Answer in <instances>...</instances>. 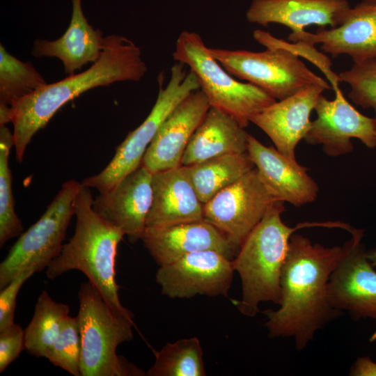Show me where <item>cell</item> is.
<instances>
[{"mask_svg": "<svg viewBox=\"0 0 376 376\" xmlns=\"http://www.w3.org/2000/svg\"><path fill=\"white\" fill-rule=\"evenodd\" d=\"M343 251V246L327 247L292 235L281 274L279 307L263 312L270 337L291 338L302 350L318 330L340 315L329 303L328 285Z\"/></svg>", "mask_w": 376, "mask_h": 376, "instance_id": "6da1fadb", "label": "cell"}, {"mask_svg": "<svg viewBox=\"0 0 376 376\" xmlns=\"http://www.w3.org/2000/svg\"><path fill=\"white\" fill-rule=\"evenodd\" d=\"M147 71L141 50L132 40L116 34L104 37L101 56L88 69L47 84L10 106L17 160L22 162L33 135L68 102L95 87L139 81Z\"/></svg>", "mask_w": 376, "mask_h": 376, "instance_id": "7a4b0ae2", "label": "cell"}, {"mask_svg": "<svg viewBox=\"0 0 376 376\" xmlns=\"http://www.w3.org/2000/svg\"><path fill=\"white\" fill-rule=\"evenodd\" d=\"M283 202L275 201L252 230L232 260L240 277L242 297L235 301L239 311L254 317L261 302H281V274L290 237L299 229L311 226L342 228L341 222H305L287 226L281 219Z\"/></svg>", "mask_w": 376, "mask_h": 376, "instance_id": "3957f363", "label": "cell"}, {"mask_svg": "<svg viewBox=\"0 0 376 376\" xmlns=\"http://www.w3.org/2000/svg\"><path fill=\"white\" fill-rule=\"evenodd\" d=\"M93 201L90 187L81 184L75 201L74 235L46 268V275L54 279L68 271L79 270L114 309L133 318L132 313L120 302L116 281L117 249L125 233L97 214Z\"/></svg>", "mask_w": 376, "mask_h": 376, "instance_id": "277c9868", "label": "cell"}, {"mask_svg": "<svg viewBox=\"0 0 376 376\" xmlns=\"http://www.w3.org/2000/svg\"><path fill=\"white\" fill-rule=\"evenodd\" d=\"M78 297L81 376L145 375L116 353L119 345L133 338V318L114 309L89 281L81 284Z\"/></svg>", "mask_w": 376, "mask_h": 376, "instance_id": "5b68a950", "label": "cell"}, {"mask_svg": "<svg viewBox=\"0 0 376 376\" xmlns=\"http://www.w3.org/2000/svg\"><path fill=\"white\" fill-rule=\"evenodd\" d=\"M172 55L176 62L187 65L196 76L200 89L210 107L229 114L243 127L276 102L260 88L234 79L214 58L196 32L182 31Z\"/></svg>", "mask_w": 376, "mask_h": 376, "instance_id": "8992f818", "label": "cell"}, {"mask_svg": "<svg viewBox=\"0 0 376 376\" xmlns=\"http://www.w3.org/2000/svg\"><path fill=\"white\" fill-rule=\"evenodd\" d=\"M170 75L165 87L163 72L158 75V95L147 118L117 147L109 164L98 174L84 179L82 185L104 193L141 165L149 145L165 119L180 102L200 89L196 76L191 71L187 72L181 63L176 62L171 67Z\"/></svg>", "mask_w": 376, "mask_h": 376, "instance_id": "52a82bcc", "label": "cell"}, {"mask_svg": "<svg viewBox=\"0 0 376 376\" xmlns=\"http://www.w3.org/2000/svg\"><path fill=\"white\" fill-rule=\"evenodd\" d=\"M214 58L233 77L247 81L275 100L287 98L311 85L331 86L310 70L299 56L281 47L263 52L209 47Z\"/></svg>", "mask_w": 376, "mask_h": 376, "instance_id": "ba28073f", "label": "cell"}, {"mask_svg": "<svg viewBox=\"0 0 376 376\" xmlns=\"http://www.w3.org/2000/svg\"><path fill=\"white\" fill-rule=\"evenodd\" d=\"M81 185L75 180L64 182L40 218L19 235L0 264V289L27 269L43 270L59 255Z\"/></svg>", "mask_w": 376, "mask_h": 376, "instance_id": "9c48e42d", "label": "cell"}, {"mask_svg": "<svg viewBox=\"0 0 376 376\" xmlns=\"http://www.w3.org/2000/svg\"><path fill=\"white\" fill-rule=\"evenodd\" d=\"M275 201L255 167L203 204V219L239 251Z\"/></svg>", "mask_w": 376, "mask_h": 376, "instance_id": "30bf717a", "label": "cell"}, {"mask_svg": "<svg viewBox=\"0 0 376 376\" xmlns=\"http://www.w3.org/2000/svg\"><path fill=\"white\" fill-rule=\"evenodd\" d=\"M359 229L343 245V254L328 285L331 306L347 311L355 320H376V271L367 258Z\"/></svg>", "mask_w": 376, "mask_h": 376, "instance_id": "8fae6325", "label": "cell"}, {"mask_svg": "<svg viewBox=\"0 0 376 376\" xmlns=\"http://www.w3.org/2000/svg\"><path fill=\"white\" fill-rule=\"evenodd\" d=\"M234 272L231 259L219 251L206 250L159 266L156 281L162 293L170 298L227 297Z\"/></svg>", "mask_w": 376, "mask_h": 376, "instance_id": "7c38bea8", "label": "cell"}, {"mask_svg": "<svg viewBox=\"0 0 376 376\" xmlns=\"http://www.w3.org/2000/svg\"><path fill=\"white\" fill-rule=\"evenodd\" d=\"M333 100L320 95L314 110L317 118L304 140L320 145L330 157L347 155L353 150L352 139H358L366 147H376V120L357 111L345 97L341 90Z\"/></svg>", "mask_w": 376, "mask_h": 376, "instance_id": "4fadbf2b", "label": "cell"}, {"mask_svg": "<svg viewBox=\"0 0 376 376\" xmlns=\"http://www.w3.org/2000/svg\"><path fill=\"white\" fill-rule=\"evenodd\" d=\"M290 42L313 45L336 58L350 56L354 63L376 59V0H362L348 10L343 22L330 29L319 27L315 33H290Z\"/></svg>", "mask_w": 376, "mask_h": 376, "instance_id": "5bb4252c", "label": "cell"}, {"mask_svg": "<svg viewBox=\"0 0 376 376\" xmlns=\"http://www.w3.org/2000/svg\"><path fill=\"white\" fill-rule=\"evenodd\" d=\"M152 173L141 165L111 189L93 199L95 212L123 231L130 241L141 240L152 201Z\"/></svg>", "mask_w": 376, "mask_h": 376, "instance_id": "9a60e30c", "label": "cell"}, {"mask_svg": "<svg viewBox=\"0 0 376 376\" xmlns=\"http://www.w3.org/2000/svg\"><path fill=\"white\" fill-rule=\"evenodd\" d=\"M210 108L201 89L180 102L160 126L141 165L152 173L181 166L187 144Z\"/></svg>", "mask_w": 376, "mask_h": 376, "instance_id": "2e32d148", "label": "cell"}, {"mask_svg": "<svg viewBox=\"0 0 376 376\" xmlns=\"http://www.w3.org/2000/svg\"><path fill=\"white\" fill-rule=\"evenodd\" d=\"M321 85L307 86L297 93L269 105L251 123L262 130L276 150L293 163H297L295 150L311 126L310 115L323 91Z\"/></svg>", "mask_w": 376, "mask_h": 376, "instance_id": "e0dca14e", "label": "cell"}, {"mask_svg": "<svg viewBox=\"0 0 376 376\" xmlns=\"http://www.w3.org/2000/svg\"><path fill=\"white\" fill-rule=\"evenodd\" d=\"M141 240L159 266L197 251L214 250L231 260L238 252L221 231L205 220L146 227Z\"/></svg>", "mask_w": 376, "mask_h": 376, "instance_id": "ac0fdd59", "label": "cell"}, {"mask_svg": "<svg viewBox=\"0 0 376 376\" xmlns=\"http://www.w3.org/2000/svg\"><path fill=\"white\" fill-rule=\"evenodd\" d=\"M247 152L260 178L276 201L299 207L314 201L319 187L307 169L249 134Z\"/></svg>", "mask_w": 376, "mask_h": 376, "instance_id": "d6986e66", "label": "cell"}, {"mask_svg": "<svg viewBox=\"0 0 376 376\" xmlns=\"http://www.w3.org/2000/svg\"><path fill=\"white\" fill-rule=\"evenodd\" d=\"M350 8L347 0H253L246 13L249 22L282 24L298 33L309 26H340Z\"/></svg>", "mask_w": 376, "mask_h": 376, "instance_id": "ffe728a7", "label": "cell"}, {"mask_svg": "<svg viewBox=\"0 0 376 376\" xmlns=\"http://www.w3.org/2000/svg\"><path fill=\"white\" fill-rule=\"evenodd\" d=\"M152 201L146 227L171 226L203 219L200 201L185 166L152 173Z\"/></svg>", "mask_w": 376, "mask_h": 376, "instance_id": "44dd1931", "label": "cell"}, {"mask_svg": "<svg viewBox=\"0 0 376 376\" xmlns=\"http://www.w3.org/2000/svg\"><path fill=\"white\" fill-rule=\"evenodd\" d=\"M72 13L70 24L55 40L37 39L32 54L36 57L59 58L66 74L72 75L88 63H95L101 56L104 38L99 29H94L83 13L81 0H72Z\"/></svg>", "mask_w": 376, "mask_h": 376, "instance_id": "7402d4cb", "label": "cell"}, {"mask_svg": "<svg viewBox=\"0 0 376 376\" xmlns=\"http://www.w3.org/2000/svg\"><path fill=\"white\" fill-rule=\"evenodd\" d=\"M248 136L234 118L210 107L191 137L181 165L188 166L224 155L246 152Z\"/></svg>", "mask_w": 376, "mask_h": 376, "instance_id": "603a6c76", "label": "cell"}, {"mask_svg": "<svg viewBox=\"0 0 376 376\" xmlns=\"http://www.w3.org/2000/svg\"><path fill=\"white\" fill-rule=\"evenodd\" d=\"M200 201L205 204L255 168L248 152L228 154L187 166Z\"/></svg>", "mask_w": 376, "mask_h": 376, "instance_id": "cb8c5ba5", "label": "cell"}, {"mask_svg": "<svg viewBox=\"0 0 376 376\" xmlns=\"http://www.w3.org/2000/svg\"><path fill=\"white\" fill-rule=\"evenodd\" d=\"M68 305L55 301L45 290L38 298L33 318L24 331L25 350L36 357H46L69 316Z\"/></svg>", "mask_w": 376, "mask_h": 376, "instance_id": "d4e9b609", "label": "cell"}, {"mask_svg": "<svg viewBox=\"0 0 376 376\" xmlns=\"http://www.w3.org/2000/svg\"><path fill=\"white\" fill-rule=\"evenodd\" d=\"M155 360L148 376H205L203 350L196 337L166 343L155 352Z\"/></svg>", "mask_w": 376, "mask_h": 376, "instance_id": "484cf974", "label": "cell"}, {"mask_svg": "<svg viewBox=\"0 0 376 376\" xmlns=\"http://www.w3.org/2000/svg\"><path fill=\"white\" fill-rule=\"evenodd\" d=\"M47 83L31 62H23L0 44V104L11 106Z\"/></svg>", "mask_w": 376, "mask_h": 376, "instance_id": "4316f807", "label": "cell"}, {"mask_svg": "<svg viewBox=\"0 0 376 376\" xmlns=\"http://www.w3.org/2000/svg\"><path fill=\"white\" fill-rule=\"evenodd\" d=\"M14 146L13 133L0 126V246L20 235L23 226L15 210L12 191V175L9 167V154Z\"/></svg>", "mask_w": 376, "mask_h": 376, "instance_id": "83f0119b", "label": "cell"}, {"mask_svg": "<svg viewBox=\"0 0 376 376\" xmlns=\"http://www.w3.org/2000/svg\"><path fill=\"white\" fill-rule=\"evenodd\" d=\"M45 358L71 375L81 376V338L77 317L66 318Z\"/></svg>", "mask_w": 376, "mask_h": 376, "instance_id": "f1b7e54d", "label": "cell"}, {"mask_svg": "<svg viewBox=\"0 0 376 376\" xmlns=\"http://www.w3.org/2000/svg\"><path fill=\"white\" fill-rule=\"evenodd\" d=\"M338 78L350 86L348 96L354 103L376 109V59L354 63L350 69L338 74Z\"/></svg>", "mask_w": 376, "mask_h": 376, "instance_id": "f546056e", "label": "cell"}, {"mask_svg": "<svg viewBox=\"0 0 376 376\" xmlns=\"http://www.w3.org/2000/svg\"><path fill=\"white\" fill-rule=\"evenodd\" d=\"M253 38L262 45L268 47H281L287 49L299 56L305 58L315 65L327 77L334 92L340 90L338 75L331 69V61L324 54L317 51L313 45L303 42H288L272 36L269 32L263 30H255Z\"/></svg>", "mask_w": 376, "mask_h": 376, "instance_id": "4dcf8cb0", "label": "cell"}, {"mask_svg": "<svg viewBox=\"0 0 376 376\" xmlns=\"http://www.w3.org/2000/svg\"><path fill=\"white\" fill-rule=\"evenodd\" d=\"M36 271L33 268L27 269L15 276L0 292V331L13 324L16 299L23 283Z\"/></svg>", "mask_w": 376, "mask_h": 376, "instance_id": "1f68e13d", "label": "cell"}, {"mask_svg": "<svg viewBox=\"0 0 376 376\" xmlns=\"http://www.w3.org/2000/svg\"><path fill=\"white\" fill-rule=\"evenodd\" d=\"M23 350H25L24 331L21 326L15 323L0 331V373H3Z\"/></svg>", "mask_w": 376, "mask_h": 376, "instance_id": "d6a6232c", "label": "cell"}, {"mask_svg": "<svg viewBox=\"0 0 376 376\" xmlns=\"http://www.w3.org/2000/svg\"><path fill=\"white\" fill-rule=\"evenodd\" d=\"M352 376H376V362L368 356L357 358L350 370Z\"/></svg>", "mask_w": 376, "mask_h": 376, "instance_id": "836d02e7", "label": "cell"}, {"mask_svg": "<svg viewBox=\"0 0 376 376\" xmlns=\"http://www.w3.org/2000/svg\"><path fill=\"white\" fill-rule=\"evenodd\" d=\"M12 122L10 106L0 104V126Z\"/></svg>", "mask_w": 376, "mask_h": 376, "instance_id": "e575fe53", "label": "cell"}, {"mask_svg": "<svg viewBox=\"0 0 376 376\" xmlns=\"http://www.w3.org/2000/svg\"><path fill=\"white\" fill-rule=\"evenodd\" d=\"M366 256L372 265L376 268V247L366 251Z\"/></svg>", "mask_w": 376, "mask_h": 376, "instance_id": "d590c367", "label": "cell"}, {"mask_svg": "<svg viewBox=\"0 0 376 376\" xmlns=\"http://www.w3.org/2000/svg\"><path fill=\"white\" fill-rule=\"evenodd\" d=\"M374 111H375V117L374 118H375V119L376 120V109H375Z\"/></svg>", "mask_w": 376, "mask_h": 376, "instance_id": "8d00e7d4", "label": "cell"}]
</instances>
